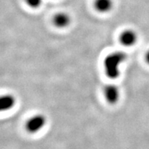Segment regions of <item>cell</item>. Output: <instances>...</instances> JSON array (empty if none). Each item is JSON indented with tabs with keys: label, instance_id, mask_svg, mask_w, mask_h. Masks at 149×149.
I'll return each instance as SVG.
<instances>
[{
	"label": "cell",
	"instance_id": "cell-2",
	"mask_svg": "<svg viewBox=\"0 0 149 149\" xmlns=\"http://www.w3.org/2000/svg\"><path fill=\"white\" fill-rule=\"evenodd\" d=\"M46 124V118L43 114H36L30 117L25 124V128L29 133L34 134L40 132Z\"/></svg>",
	"mask_w": 149,
	"mask_h": 149
},
{
	"label": "cell",
	"instance_id": "cell-3",
	"mask_svg": "<svg viewBox=\"0 0 149 149\" xmlns=\"http://www.w3.org/2000/svg\"><path fill=\"white\" fill-rule=\"evenodd\" d=\"M138 35L133 30H126L121 33L120 36V42L127 47L133 46L137 42Z\"/></svg>",
	"mask_w": 149,
	"mask_h": 149
},
{
	"label": "cell",
	"instance_id": "cell-7",
	"mask_svg": "<svg viewBox=\"0 0 149 149\" xmlns=\"http://www.w3.org/2000/svg\"><path fill=\"white\" fill-rule=\"evenodd\" d=\"M112 0H95L94 7L97 11L101 13H108L113 8Z\"/></svg>",
	"mask_w": 149,
	"mask_h": 149
},
{
	"label": "cell",
	"instance_id": "cell-5",
	"mask_svg": "<svg viewBox=\"0 0 149 149\" xmlns=\"http://www.w3.org/2000/svg\"><path fill=\"white\" fill-rule=\"evenodd\" d=\"M70 17L67 13L60 12L53 17V24L58 28H65L70 24Z\"/></svg>",
	"mask_w": 149,
	"mask_h": 149
},
{
	"label": "cell",
	"instance_id": "cell-6",
	"mask_svg": "<svg viewBox=\"0 0 149 149\" xmlns=\"http://www.w3.org/2000/svg\"><path fill=\"white\" fill-rule=\"evenodd\" d=\"M16 103V99L12 95H3L0 96V112L11 109Z\"/></svg>",
	"mask_w": 149,
	"mask_h": 149
},
{
	"label": "cell",
	"instance_id": "cell-4",
	"mask_svg": "<svg viewBox=\"0 0 149 149\" xmlns=\"http://www.w3.org/2000/svg\"><path fill=\"white\" fill-rule=\"evenodd\" d=\"M106 101L110 104H115L120 99V90L115 85H108L104 89Z\"/></svg>",
	"mask_w": 149,
	"mask_h": 149
},
{
	"label": "cell",
	"instance_id": "cell-9",
	"mask_svg": "<svg viewBox=\"0 0 149 149\" xmlns=\"http://www.w3.org/2000/svg\"><path fill=\"white\" fill-rule=\"evenodd\" d=\"M146 61H147L148 64H149V51L148 52L147 54H146Z\"/></svg>",
	"mask_w": 149,
	"mask_h": 149
},
{
	"label": "cell",
	"instance_id": "cell-8",
	"mask_svg": "<svg viewBox=\"0 0 149 149\" xmlns=\"http://www.w3.org/2000/svg\"><path fill=\"white\" fill-rule=\"evenodd\" d=\"M27 6L32 8H37L41 6L42 0H24Z\"/></svg>",
	"mask_w": 149,
	"mask_h": 149
},
{
	"label": "cell",
	"instance_id": "cell-1",
	"mask_svg": "<svg viewBox=\"0 0 149 149\" xmlns=\"http://www.w3.org/2000/svg\"><path fill=\"white\" fill-rule=\"evenodd\" d=\"M127 54L123 52L117 51L112 52L105 57L104 68L106 76L109 79H116L120 75L121 64L127 60Z\"/></svg>",
	"mask_w": 149,
	"mask_h": 149
}]
</instances>
